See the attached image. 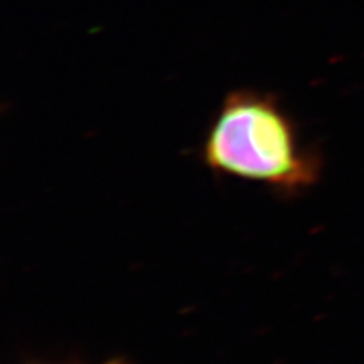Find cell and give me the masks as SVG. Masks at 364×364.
Here are the masks:
<instances>
[{"label": "cell", "instance_id": "1", "mask_svg": "<svg viewBox=\"0 0 364 364\" xmlns=\"http://www.w3.org/2000/svg\"><path fill=\"white\" fill-rule=\"evenodd\" d=\"M205 158L223 172L284 187L304 184L313 175L277 99L250 90L232 91L225 99L210 129Z\"/></svg>", "mask_w": 364, "mask_h": 364}]
</instances>
